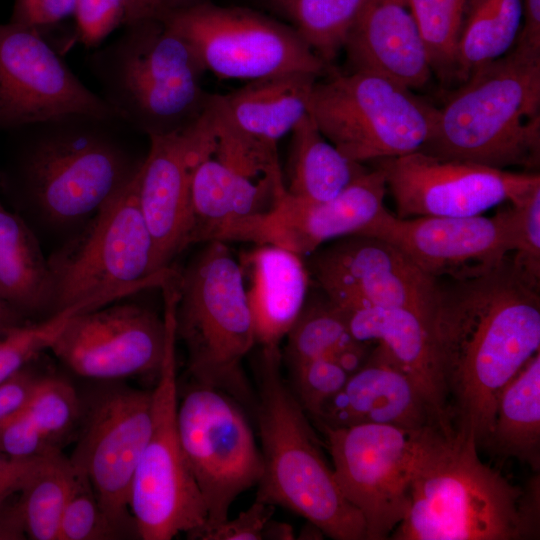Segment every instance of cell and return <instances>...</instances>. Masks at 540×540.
I'll list each match as a JSON object with an SVG mask.
<instances>
[{"label": "cell", "instance_id": "obj_1", "mask_svg": "<svg viewBox=\"0 0 540 540\" xmlns=\"http://www.w3.org/2000/svg\"><path fill=\"white\" fill-rule=\"evenodd\" d=\"M539 288L511 257L482 276L439 281L430 330L449 425L478 448L501 389L539 352Z\"/></svg>", "mask_w": 540, "mask_h": 540}, {"label": "cell", "instance_id": "obj_2", "mask_svg": "<svg viewBox=\"0 0 540 540\" xmlns=\"http://www.w3.org/2000/svg\"><path fill=\"white\" fill-rule=\"evenodd\" d=\"M10 132L13 150L0 184L21 210L55 230L83 226L146 157L132 143L137 131L116 116L68 113Z\"/></svg>", "mask_w": 540, "mask_h": 540}, {"label": "cell", "instance_id": "obj_3", "mask_svg": "<svg viewBox=\"0 0 540 540\" xmlns=\"http://www.w3.org/2000/svg\"><path fill=\"white\" fill-rule=\"evenodd\" d=\"M539 534V481L529 491L483 463L474 439L430 430L395 540H521Z\"/></svg>", "mask_w": 540, "mask_h": 540}, {"label": "cell", "instance_id": "obj_4", "mask_svg": "<svg viewBox=\"0 0 540 540\" xmlns=\"http://www.w3.org/2000/svg\"><path fill=\"white\" fill-rule=\"evenodd\" d=\"M438 108L425 153L497 169L539 165L540 54L512 47Z\"/></svg>", "mask_w": 540, "mask_h": 540}, {"label": "cell", "instance_id": "obj_5", "mask_svg": "<svg viewBox=\"0 0 540 540\" xmlns=\"http://www.w3.org/2000/svg\"><path fill=\"white\" fill-rule=\"evenodd\" d=\"M124 26L118 38L88 57L101 98L147 138L197 121L212 93L203 88L206 70L193 46L159 17Z\"/></svg>", "mask_w": 540, "mask_h": 540}, {"label": "cell", "instance_id": "obj_6", "mask_svg": "<svg viewBox=\"0 0 540 540\" xmlns=\"http://www.w3.org/2000/svg\"><path fill=\"white\" fill-rule=\"evenodd\" d=\"M281 360L279 348H262L257 366L263 473L256 499L291 510L332 539L363 540L364 520L340 491Z\"/></svg>", "mask_w": 540, "mask_h": 540}, {"label": "cell", "instance_id": "obj_7", "mask_svg": "<svg viewBox=\"0 0 540 540\" xmlns=\"http://www.w3.org/2000/svg\"><path fill=\"white\" fill-rule=\"evenodd\" d=\"M176 339L195 383L250 400L242 361L256 344L241 266L222 241H209L175 277Z\"/></svg>", "mask_w": 540, "mask_h": 540}, {"label": "cell", "instance_id": "obj_8", "mask_svg": "<svg viewBox=\"0 0 540 540\" xmlns=\"http://www.w3.org/2000/svg\"><path fill=\"white\" fill-rule=\"evenodd\" d=\"M329 68L315 82L309 113L339 151L363 164L423 149L438 108L381 75Z\"/></svg>", "mask_w": 540, "mask_h": 540}, {"label": "cell", "instance_id": "obj_9", "mask_svg": "<svg viewBox=\"0 0 540 540\" xmlns=\"http://www.w3.org/2000/svg\"><path fill=\"white\" fill-rule=\"evenodd\" d=\"M164 304L165 353L151 391L152 427L132 481L129 509L143 540H170L181 533L199 539L207 510L180 442L175 303Z\"/></svg>", "mask_w": 540, "mask_h": 540}, {"label": "cell", "instance_id": "obj_10", "mask_svg": "<svg viewBox=\"0 0 540 540\" xmlns=\"http://www.w3.org/2000/svg\"><path fill=\"white\" fill-rule=\"evenodd\" d=\"M139 173L47 259L54 313L99 293L163 285L173 271H156L152 237L138 199Z\"/></svg>", "mask_w": 540, "mask_h": 540}, {"label": "cell", "instance_id": "obj_11", "mask_svg": "<svg viewBox=\"0 0 540 540\" xmlns=\"http://www.w3.org/2000/svg\"><path fill=\"white\" fill-rule=\"evenodd\" d=\"M177 424L188 468L207 510L199 539L228 518L243 492L263 473L261 449L239 402L229 394L195 383L178 403Z\"/></svg>", "mask_w": 540, "mask_h": 540}, {"label": "cell", "instance_id": "obj_12", "mask_svg": "<svg viewBox=\"0 0 540 540\" xmlns=\"http://www.w3.org/2000/svg\"><path fill=\"white\" fill-rule=\"evenodd\" d=\"M363 424L320 427L344 497L361 514L367 540H384L404 519L412 477L430 430Z\"/></svg>", "mask_w": 540, "mask_h": 540}, {"label": "cell", "instance_id": "obj_13", "mask_svg": "<svg viewBox=\"0 0 540 540\" xmlns=\"http://www.w3.org/2000/svg\"><path fill=\"white\" fill-rule=\"evenodd\" d=\"M197 52L206 72L252 81L306 71L322 76L326 65L288 24L244 7L204 1L162 17Z\"/></svg>", "mask_w": 540, "mask_h": 540}, {"label": "cell", "instance_id": "obj_14", "mask_svg": "<svg viewBox=\"0 0 540 540\" xmlns=\"http://www.w3.org/2000/svg\"><path fill=\"white\" fill-rule=\"evenodd\" d=\"M70 457L88 479L107 519L121 538L136 535L129 494L152 427V392L126 386L99 391L82 413Z\"/></svg>", "mask_w": 540, "mask_h": 540}, {"label": "cell", "instance_id": "obj_15", "mask_svg": "<svg viewBox=\"0 0 540 540\" xmlns=\"http://www.w3.org/2000/svg\"><path fill=\"white\" fill-rule=\"evenodd\" d=\"M397 217H470L514 203L540 185V175L444 159L423 151L378 160Z\"/></svg>", "mask_w": 540, "mask_h": 540}, {"label": "cell", "instance_id": "obj_16", "mask_svg": "<svg viewBox=\"0 0 540 540\" xmlns=\"http://www.w3.org/2000/svg\"><path fill=\"white\" fill-rule=\"evenodd\" d=\"M306 266L310 277L339 310L398 307L430 321L439 280L383 239L367 235L339 238L309 255Z\"/></svg>", "mask_w": 540, "mask_h": 540}, {"label": "cell", "instance_id": "obj_17", "mask_svg": "<svg viewBox=\"0 0 540 540\" xmlns=\"http://www.w3.org/2000/svg\"><path fill=\"white\" fill-rule=\"evenodd\" d=\"M68 113L116 116L39 31L10 21L0 24V130Z\"/></svg>", "mask_w": 540, "mask_h": 540}, {"label": "cell", "instance_id": "obj_18", "mask_svg": "<svg viewBox=\"0 0 540 540\" xmlns=\"http://www.w3.org/2000/svg\"><path fill=\"white\" fill-rule=\"evenodd\" d=\"M358 235L383 239L432 278L466 280L499 267L513 252L508 207L492 217L399 218L385 209Z\"/></svg>", "mask_w": 540, "mask_h": 540}, {"label": "cell", "instance_id": "obj_19", "mask_svg": "<svg viewBox=\"0 0 540 540\" xmlns=\"http://www.w3.org/2000/svg\"><path fill=\"white\" fill-rule=\"evenodd\" d=\"M165 346L164 318L139 304L112 302L76 314L50 350L75 374L115 380L158 375Z\"/></svg>", "mask_w": 540, "mask_h": 540}, {"label": "cell", "instance_id": "obj_20", "mask_svg": "<svg viewBox=\"0 0 540 540\" xmlns=\"http://www.w3.org/2000/svg\"><path fill=\"white\" fill-rule=\"evenodd\" d=\"M383 171L367 170L336 197L308 201L286 191L266 212L230 228L222 241L269 244L309 256L325 242L364 231L386 209Z\"/></svg>", "mask_w": 540, "mask_h": 540}, {"label": "cell", "instance_id": "obj_21", "mask_svg": "<svg viewBox=\"0 0 540 540\" xmlns=\"http://www.w3.org/2000/svg\"><path fill=\"white\" fill-rule=\"evenodd\" d=\"M211 100L203 115L188 127L148 138L140 169L138 199L154 247V266L162 271L188 247L190 184L211 134Z\"/></svg>", "mask_w": 540, "mask_h": 540}, {"label": "cell", "instance_id": "obj_22", "mask_svg": "<svg viewBox=\"0 0 540 540\" xmlns=\"http://www.w3.org/2000/svg\"><path fill=\"white\" fill-rule=\"evenodd\" d=\"M315 420L320 427L329 428L377 424L441 429L421 390L378 344L362 367L322 406Z\"/></svg>", "mask_w": 540, "mask_h": 540}, {"label": "cell", "instance_id": "obj_23", "mask_svg": "<svg viewBox=\"0 0 540 540\" xmlns=\"http://www.w3.org/2000/svg\"><path fill=\"white\" fill-rule=\"evenodd\" d=\"M343 49L351 70L372 72L409 89L432 76L426 48L404 0H369Z\"/></svg>", "mask_w": 540, "mask_h": 540}, {"label": "cell", "instance_id": "obj_24", "mask_svg": "<svg viewBox=\"0 0 540 540\" xmlns=\"http://www.w3.org/2000/svg\"><path fill=\"white\" fill-rule=\"evenodd\" d=\"M339 311L351 336L360 342L380 345L421 390L441 429L451 432L430 321L398 307L363 306Z\"/></svg>", "mask_w": 540, "mask_h": 540}, {"label": "cell", "instance_id": "obj_25", "mask_svg": "<svg viewBox=\"0 0 540 540\" xmlns=\"http://www.w3.org/2000/svg\"><path fill=\"white\" fill-rule=\"evenodd\" d=\"M256 344L279 348L307 300L309 272L302 256L261 244L241 256Z\"/></svg>", "mask_w": 540, "mask_h": 540}, {"label": "cell", "instance_id": "obj_26", "mask_svg": "<svg viewBox=\"0 0 540 540\" xmlns=\"http://www.w3.org/2000/svg\"><path fill=\"white\" fill-rule=\"evenodd\" d=\"M285 191L249 179L217 158L211 127L209 146L191 178L188 246L222 241L230 228L269 210Z\"/></svg>", "mask_w": 540, "mask_h": 540}, {"label": "cell", "instance_id": "obj_27", "mask_svg": "<svg viewBox=\"0 0 540 540\" xmlns=\"http://www.w3.org/2000/svg\"><path fill=\"white\" fill-rule=\"evenodd\" d=\"M320 76L291 71L248 81L227 94H213L220 114L234 128L277 146L309 114L312 91Z\"/></svg>", "mask_w": 540, "mask_h": 540}, {"label": "cell", "instance_id": "obj_28", "mask_svg": "<svg viewBox=\"0 0 540 540\" xmlns=\"http://www.w3.org/2000/svg\"><path fill=\"white\" fill-rule=\"evenodd\" d=\"M0 301L23 318L54 313V288L48 259L20 215L0 203Z\"/></svg>", "mask_w": 540, "mask_h": 540}, {"label": "cell", "instance_id": "obj_29", "mask_svg": "<svg viewBox=\"0 0 540 540\" xmlns=\"http://www.w3.org/2000/svg\"><path fill=\"white\" fill-rule=\"evenodd\" d=\"M484 446L502 457L540 467V353L534 354L501 389L492 430Z\"/></svg>", "mask_w": 540, "mask_h": 540}, {"label": "cell", "instance_id": "obj_30", "mask_svg": "<svg viewBox=\"0 0 540 540\" xmlns=\"http://www.w3.org/2000/svg\"><path fill=\"white\" fill-rule=\"evenodd\" d=\"M368 169L346 157L318 129L310 113L292 130L286 192L308 201H326Z\"/></svg>", "mask_w": 540, "mask_h": 540}, {"label": "cell", "instance_id": "obj_31", "mask_svg": "<svg viewBox=\"0 0 540 540\" xmlns=\"http://www.w3.org/2000/svg\"><path fill=\"white\" fill-rule=\"evenodd\" d=\"M523 0H467L458 43L456 82L505 55L515 44Z\"/></svg>", "mask_w": 540, "mask_h": 540}, {"label": "cell", "instance_id": "obj_32", "mask_svg": "<svg viewBox=\"0 0 540 540\" xmlns=\"http://www.w3.org/2000/svg\"><path fill=\"white\" fill-rule=\"evenodd\" d=\"M75 479L76 469L62 452L42 458L15 503L25 536L33 540H58Z\"/></svg>", "mask_w": 540, "mask_h": 540}, {"label": "cell", "instance_id": "obj_33", "mask_svg": "<svg viewBox=\"0 0 540 540\" xmlns=\"http://www.w3.org/2000/svg\"><path fill=\"white\" fill-rule=\"evenodd\" d=\"M328 66L369 0H266Z\"/></svg>", "mask_w": 540, "mask_h": 540}, {"label": "cell", "instance_id": "obj_34", "mask_svg": "<svg viewBox=\"0 0 540 540\" xmlns=\"http://www.w3.org/2000/svg\"><path fill=\"white\" fill-rule=\"evenodd\" d=\"M427 51L432 72L456 81L458 43L467 0H404Z\"/></svg>", "mask_w": 540, "mask_h": 540}, {"label": "cell", "instance_id": "obj_35", "mask_svg": "<svg viewBox=\"0 0 540 540\" xmlns=\"http://www.w3.org/2000/svg\"><path fill=\"white\" fill-rule=\"evenodd\" d=\"M286 337L284 358L290 369L314 358L329 357L353 338L341 312L326 296L306 300Z\"/></svg>", "mask_w": 540, "mask_h": 540}, {"label": "cell", "instance_id": "obj_36", "mask_svg": "<svg viewBox=\"0 0 540 540\" xmlns=\"http://www.w3.org/2000/svg\"><path fill=\"white\" fill-rule=\"evenodd\" d=\"M22 411L47 440L61 449L81 423L83 405L66 380L41 376Z\"/></svg>", "mask_w": 540, "mask_h": 540}, {"label": "cell", "instance_id": "obj_37", "mask_svg": "<svg viewBox=\"0 0 540 540\" xmlns=\"http://www.w3.org/2000/svg\"><path fill=\"white\" fill-rule=\"evenodd\" d=\"M75 469V484L62 515L58 540L121 538L103 512L88 479Z\"/></svg>", "mask_w": 540, "mask_h": 540}, {"label": "cell", "instance_id": "obj_38", "mask_svg": "<svg viewBox=\"0 0 540 540\" xmlns=\"http://www.w3.org/2000/svg\"><path fill=\"white\" fill-rule=\"evenodd\" d=\"M513 263L540 282V185L514 203H508Z\"/></svg>", "mask_w": 540, "mask_h": 540}, {"label": "cell", "instance_id": "obj_39", "mask_svg": "<svg viewBox=\"0 0 540 540\" xmlns=\"http://www.w3.org/2000/svg\"><path fill=\"white\" fill-rule=\"evenodd\" d=\"M295 396L314 419L322 406L346 383L349 374L328 356L291 368Z\"/></svg>", "mask_w": 540, "mask_h": 540}, {"label": "cell", "instance_id": "obj_40", "mask_svg": "<svg viewBox=\"0 0 540 540\" xmlns=\"http://www.w3.org/2000/svg\"><path fill=\"white\" fill-rule=\"evenodd\" d=\"M137 0H77L73 41L99 45L115 28L126 25Z\"/></svg>", "mask_w": 540, "mask_h": 540}, {"label": "cell", "instance_id": "obj_41", "mask_svg": "<svg viewBox=\"0 0 540 540\" xmlns=\"http://www.w3.org/2000/svg\"><path fill=\"white\" fill-rule=\"evenodd\" d=\"M274 505L256 499L233 519L227 518L202 536V540L275 539Z\"/></svg>", "mask_w": 540, "mask_h": 540}, {"label": "cell", "instance_id": "obj_42", "mask_svg": "<svg viewBox=\"0 0 540 540\" xmlns=\"http://www.w3.org/2000/svg\"><path fill=\"white\" fill-rule=\"evenodd\" d=\"M42 458H16L0 453V540H10L16 536V510L14 505H8V500L20 493Z\"/></svg>", "mask_w": 540, "mask_h": 540}, {"label": "cell", "instance_id": "obj_43", "mask_svg": "<svg viewBox=\"0 0 540 540\" xmlns=\"http://www.w3.org/2000/svg\"><path fill=\"white\" fill-rule=\"evenodd\" d=\"M61 452L31 423L24 412L0 421V453L16 458L44 457Z\"/></svg>", "mask_w": 540, "mask_h": 540}, {"label": "cell", "instance_id": "obj_44", "mask_svg": "<svg viewBox=\"0 0 540 540\" xmlns=\"http://www.w3.org/2000/svg\"><path fill=\"white\" fill-rule=\"evenodd\" d=\"M77 0H15L10 22L44 30L74 15Z\"/></svg>", "mask_w": 540, "mask_h": 540}, {"label": "cell", "instance_id": "obj_45", "mask_svg": "<svg viewBox=\"0 0 540 540\" xmlns=\"http://www.w3.org/2000/svg\"><path fill=\"white\" fill-rule=\"evenodd\" d=\"M40 352V340L28 327H17L0 337V383L26 367Z\"/></svg>", "mask_w": 540, "mask_h": 540}, {"label": "cell", "instance_id": "obj_46", "mask_svg": "<svg viewBox=\"0 0 540 540\" xmlns=\"http://www.w3.org/2000/svg\"><path fill=\"white\" fill-rule=\"evenodd\" d=\"M40 377L24 367L0 383V421L25 406Z\"/></svg>", "mask_w": 540, "mask_h": 540}, {"label": "cell", "instance_id": "obj_47", "mask_svg": "<svg viewBox=\"0 0 540 540\" xmlns=\"http://www.w3.org/2000/svg\"><path fill=\"white\" fill-rule=\"evenodd\" d=\"M513 47L540 54V0H523L521 27Z\"/></svg>", "mask_w": 540, "mask_h": 540}, {"label": "cell", "instance_id": "obj_48", "mask_svg": "<svg viewBox=\"0 0 540 540\" xmlns=\"http://www.w3.org/2000/svg\"><path fill=\"white\" fill-rule=\"evenodd\" d=\"M204 1L207 0H137L127 24L146 18L162 17Z\"/></svg>", "mask_w": 540, "mask_h": 540}, {"label": "cell", "instance_id": "obj_49", "mask_svg": "<svg viewBox=\"0 0 540 540\" xmlns=\"http://www.w3.org/2000/svg\"><path fill=\"white\" fill-rule=\"evenodd\" d=\"M25 323V318L8 306L0 305V337Z\"/></svg>", "mask_w": 540, "mask_h": 540}, {"label": "cell", "instance_id": "obj_50", "mask_svg": "<svg viewBox=\"0 0 540 540\" xmlns=\"http://www.w3.org/2000/svg\"><path fill=\"white\" fill-rule=\"evenodd\" d=\"M0 305H4V306H7L6 304H4L2 301H0ZM10 308V307H9Z\"/></svg>", "mask_w": 540, "mask_h": 540}]
</instances>
